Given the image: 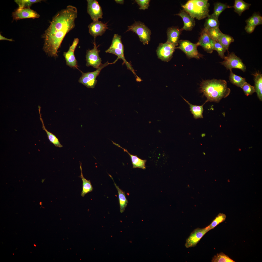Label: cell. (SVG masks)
I'll use <instances>...</instances> for the list:
<instances>
[{
    "label": "cell",
    "instance_id": "1",
    "mask_svg": "<svg viewBox=\"0 0 262 262\" xmlns=\"http://www.w3.org/2000/svg\"><path fill=\"white\" fill-rule=\"evenodd\" d=\"M77 8L73 6L58 11L54 16L42 36L43 49L48 55L56 57L58 50L66 34L74 28L77 17Z\"/></svg>",
    "mask_w": 262,
    "mask_h": 262
},
{
    "label": "cell",
    "instance_id": "2",
    "mask_svg": "<svg viewBox=\"0 0 262 262\" xmlns=\"http://www.w3.org/2000/svg\"><path fill=\"white\" fill-rule=\"evenodd\" d=\"M200 89L201 92L207 98L206 102L219 103L222 98L227 97L231 91L225 80L215 79L203 81Z\"/></svg>",
    "mask_w": 262,
    "mask_h": 262
},
{
    "label": "cell",
    "instance_id": "3",
    "mask_svg": "<svg viewBox=\"0 0 262 262\" xmlns=\"http://www.w3.org/2000/svg\"><path fill=\"white\" fill-rule=\"evenodd\" d=\"M210 6L208 0H190L181 7L191 16L200 20L209 15Z\"/></svg>",
    "mask_w": 262,
    "mask_h": 262
},
{
    "label": "cell",
    "instance_id": "4",
    "mask_svg": "<svg viewBox=\"0 0 262 262\" xmlns=\"http://www.w3.org/2000/svg\"><path fill=\"white\" fill-rule=\"evenodd\" d=\"M124 48L121 41V37L118 34H114L113 38L111 44L109 48L105 51L106 53H111L117 56L118 59H121L123 61L128 69L133 73L136 80L139 78L135 74L134 70L130 64L125 59L124 55Z\"/></svg>",
    "mask_w": 262,
    "mask_h": 262
},
{
    "label": "cell",
    "instance_id": "5",
    "mask_svg": "<svg viewBox=\"0 0 262 262\" xmlns=\"http://www.w3.org/2000/svg\"><path fill=\"white\" fill-rule=\"evenodd\" d=\"M118 60L117 59L113 63H110L107 61L104 64H102L98 68L94 71L86 73L82 72V76L78 80L79 82L88 88H94L97 82L96 78L102 69L109 65L114 64Z\"/></svg>",
    "mask_w": 262,
    "mask_h": 262
},
{
    "label": "cell",
    "instance_id": "6",
    "mask_svg": "<svg viewBox=\"0 0 262 262\" xmlns=\"http://www.w3.org/2000/svg\"><path fill=\"white\" fill-rule=\"evenodd\" d=\"M131 31L139 36L140 41L145 45L148 44L150 40L151 32L150 30L143 23L135 22L130 26H128L127 31Z\"/></svg>",
    "mask_w": 262,
    "mask_h": 262
},
{
    "label": "cell",
    "instance_id": "7",
    "mask_svg": "<svg viewBox=\"0 0 262 262\" xmlns=\"http://www.w3.org/2000/svg\"><path fill=\"white\" fill-rule=\"evenodd\" d=\"M179 46L176 49H179L183 51L189 58H195L199 59L203 55L199 53L197 49L196 43H194L189 41L181 40H179Z\"/></svg>",
    "mask_w": 262,
    "mask_h": 262
},
{
    "label": "cell",
    "instance_id": "8",
    "mask_svg": "<svg viewBox=\"0 0 262 262\" xmlns=\"http://www.w3.org/2000/svg\"><path fill=\"white\" fill-rule=\"evenodd\" d=\"M224 60L220 62L227 70H232L233 68L241 70L244 72L246 71V67L241 59L237 56L233 52L229 54L225 57Z\"/></svg>",
    "mask_w": 262,
    "mask_h": 262
},
{
    "label": "cell",
    "instance_id": "9",
    "mask_svg": "<svg viewBox=\"0 0 262 262\" xmlns=\"http://www.w3.org/2000/svg\"><path fill=\"white\" fill-rule=\"evenodd\" d=\"M176 48L172 44L167 42L160 43L156 51L158 58L164 61H169L172 57Z\"/></svg>",
    "mask_w": 262,
    "mask_h": 262
},
{
    "label": "cell",
    "instance_id": "10",
    "mask_svg": "<svg viewBox=\"0 0 262 262\" xmlns=\"http://www.w3.org/2000/svg\"><path fill=\"white\" fill-rule=\"evenodd\" d=\"M93 48L91 50H87L86 56V65L88 67L91 66L97 69L102 64L101 59L99 56L100 51L98 49L96 44L95 39L93 43Z\"/></svg>",
    "mask_w": 262,
    "mask_h": 262
},
{
    "label": "cell",
    "instance_id": "11",
    "mask_svg": "<svg viewBox=\"0 0 262 262\" xmlns=\"http://www.w3.org/2000/svg\"><path fill=\"white\" fill-rule=\"evenodd\" d=\"M209 230L207 227L194 230L187 239L185 246L187 248L195 246L203 236Z\"/></svg>",
    "mask_w": 262,
    "mask_h": 262
},
{
    "label": "cell",
    "instance_id": "12",
    "mask_svg": "<svg viewBox=\"0 0 262 262\" xmlns=\"http://www.w3.org/2000/svg\"><path fill=\"white\" fill-rule=\"evenodd\" d=\"M87 12L93 21L103 18V12L98 2L95 0H87Z\"/></svg>",
    "mask_w": 262,
    "mask_h": 262
},
{
    "label": "cell",
    "instance_id": "13",
    "mask_svg": "<svg viewBox=\"0 0 262 262\" xmlns=\"http://www.w3.org/2000/svg\"><path fill=\"white\" fill-rule=\"evenodd\" d=\"M79 41L78 38H74L68 51L63 53V56L65 58L66 65L71 68H78L77 61L74 55V51Z\"/></svg>",
    "mask_w": 262,
    "mask_h": 262
},
{
    "label": "cell",
    "instance_id": "14",
    "mask_svg": "<svg viewBox=\"0 0 262 262\" xmlns=\"http://www.w3.org/2000/svg\"><path fill=\"white\" fill-rule=\"evenodd\" d=\"M13 19L16 20L28 18H39L40 15L30 8H18L12 14Z\"/></svg>",
    "mask_w": 262,
    "mask_h": 262
},
{
    "label": "cell",
    "instance_id": "15",
    "mask_svg": "<svg viewBox=\"0 0 262 262\" xmlns=\"http://www.w3.org/2000/svg\"><path fill=\"white\" fill-rule=\"evenodd\" d=\"M214 41L203 29L201 33L199 41L196 44L198 46H201L207 53H211L214 50Z\"/></svg>",
    "mask_w": 262,
    "mask_h": 262
},
{
    "label": "cell",
    "instance_id": "16",
    "mask_svg": "<svg viewBox=\"0 0 262 262\" xmlns=\"http://www.w3.org/2000/svg\"><path fill=\"white\" fill-rule=\"evenodd\" d=\"M88 27L90 34L94 38L101 36L108 29L106 23L104 24L99 21H93L89 25Z\"/></svg>",
    "mask_w": 262,
    "mask_h": 262
},
{
    "label": "cell",
    "instance_id": "17",
    "mask_svg": "<svg viewBox=\"0 0 262 262\" xmlns=\"http://www.w3.org/2000/svg\"><path fill=\"white\" fill-rule=\"evenodd\" d=\"M180 17L184 22V25L180 29L181 31L183 30L190 31L192 30L195 25L194 18L184 10H181L176 15Z\"/></svg>",
    "mask_w": 262,
    "mask_h": 262
},
{
    "label": "cell",
    "instance_id": "18",
    "mask_svg": "<svg viewBox=\"0 0 262 262\" xmlns=\"http://www.w3.org/2000/svg\"><path fill=\"white\" fill-rule=\"evenodd\" d=\"M181 31L176 27H172L168 28L167 31V42L172 43L175 46L179 44Z\"/></svg>",
    "mask_w": 262,
    "mask_h": 262
},
{
    "label": "cell",
    "instance_id": "19",
    "mask_svg": "<svg viewBox=\"0 0 262 262\" xmlns=\"http://www.w3.org/2000/svg\"><path fill=\"white\" fill-rule=\"evenodd\" d=\"M112 142L113 144L122 149L124 152H126L129 154L131 158L133 168H139L144 170L146 169V163L147 161L146 160L141 159L138 157L136 155H134L130 154L126 149L123 148L119 144L113 141Z\"/></svg>",
    "mask_w": 262,
    "mask_h": 262
},
{
    "label": "cell",
    "instance_id": "20",
    "mask_svg": "<svg viewBox=\"0 0 262 262\" xmlns=\"http://www.w3.org/2000/svg\"><path fill=\"white\" fill-rule=\"evenodd\" d=\"M38 108L40 116V119L42 123V128L46 132L48 138L49 140L56 147L60 148L62 147L63 146V145L60 143L58 139L55 135L49 131L46 128L41 113V107L40 106H39Z\"/></svg>",
    "mask_w": 262,
    "mask_h": 262
},
{
    "label": "cell",
    "instance_id": "21",
    "mask_svg": "<svg viewBox=\"0 0 262 262\" xmlns=\"http://www.w3.org/2000/svg\"><path fill=\"white\" fill-rule=\"evenodd\" d=\"M254 82V86L257 96L261 101H262V74L259 72L253 74Z\"/></svg>",
    "mask_w": 262,
    "mask_h": 262
},
{
    "label": "cell",
    "instance_id": "22",
    "mask_svg": "<svg viewBox=\"0 0 262 262\" xmlns=\"http://www.w3.org/2000/svg\"><path fill=\"white\" fill-rule=\"evenodd\" d=\"M109 175L113 180L114 185L118 192L120 212L121 213H123L127 205L128 201L126 197L125 192L117 186L114 182L112 177L110 175Z\"/></svg>",
    "mask_w": 262,
    "mask_h": 262
},
{
    "label": "cell",
    "instance_id": "23",
    "mask_svg": "<svg viewBox=\"0 0 262 262\" xmlns=\"http://www.w3.org/2000/svg\"><path fill=\"white\" fill-rule=\"evenodd\" d=\"M183 98L189 105L190 111L193 115L194 118L195 119L203 118L204 111L203 106L206 102L201 106L194 105L190 104L185 98Z\"/></svg>",
    "mask_w": 262,
    "mask_h": 262
},
{
    "label": "cell",
    "instance_id": "24",
    "mask_svg": "<svg viewBox=\"0 0 262 262\" xmlns=\"http://www.w3.org/2000/svg\"><path fill=\"white\" fill-rule=\"evenodd\" d=\"M80 168L81 171V174L80 177L81 178L82 182V190L81 195L84 197L87 194L91 192L93 190V188L90 180L85 178L83 175L81 164L80 163Z\"/></svg>",
    "mask_w": 262,
    "mask_h": 262
},
{
    "label": "cell",
    "instance_id": "25",
    "mask_svg": "<svg viewBox=\"0 0 262 262\" xmlns=\"http://www.w3.org/2000/svg\"><path fill=\"white\" fill-rule=\"evenodd\" d=\"M251 5L242 0H235L233 7L234 11L240 16L242 13L246 10L248 9Z\"/></svg>",
    "mask_w": 262,
    "mask_h": 262
},
{
    "label": "cell",
    "instance_id": "26",
    "mask_svg": "<svg viewBox=\"0 0 262 262\" xmlns=\"http://www.w3.org/2000/svg\"><path fill=\"white\" fill-rule=\"evenodd\" d=\"M246 26L255 28L257 26L262 24V17L259 14L254 13L246 20Z\"/></svg>",
    "mask_w": 262,
    "mask_h": 262
},
{
    "label": "cell",
    "instance_id": "27",
    "mask_svg": "<svg viewBox=\"0 0 262 262\" xmlns=\"http://www.w3.org/2000/svg\"><path fill=\"white\" fill-rule=\"evenodd\" d=\"M207 17L204 25V30L219 27L220 23L218 18L212 14L209 15Z\"/></svg>",
    "mask_w": 262,
    "mask_h": 262
},
{
    "label": "cell",
    "instance_id": "28",
    "mask_svg": "<svg viewBox=\"0 0 262 262\" xmlns=\"http://www.w3.org/2000/svg\"><path fill=\"white\" fill-rule=\"evenodd\" d=\"M229 79L233 84L241 88L246 82V79L234 73L232 70H230Z\"/></svg>",
    "mask_w": 262,
    "mask_h": 262
},
{
    "label": "cell",
    "instance_id": "29",
    "mask_svg": "<svg viewBox=\"0 0 262 262\" xmlns=\"http://www.w3.org/2000/svg\"><path fill=\"white\" fill-rule=\"evenodd\" d=\"M234 40L231 36L222 33L218 41L224 48L228 50L230 45Z\"/></svg>",
    "mask_w": 262,
    "mask_h": 262
},
{
    "label": "cell",
    "instance_id": "30",
    "mask_svg": "<svg viewBox=\"0 0 262 262\" xmlns=\"http://www.w3.org/2000/svg\"><path fill=\"white\" fill-rule=\"evenodd\" d=\"M233 7L221 2L216 3L214 4L213 12L212 15L218 18L220 15L225 9Z\"/></svg>",
    "mask_w": 262,
    "mask_h": 262
},
{
    "label": "cell",
    "instance_id": "31",
    "mask_svg": "<svg viewBox=\"0 0 262 262\" xmlns=\"http://www.w3.org/2000/svg\"><path fill=\"white\" fill-rule=\"evenodd\" d=\"M205 31L212 39L216 41H218L222 33L219 27L211 28Z\"/></svg>",
    "mask_w": 262,
    "mask_h": 262
},
{
    "label": "cell",
    "instance_id": "32",
    "mask_svg": "<svg viewBox=\"0 0 262 262\" xmlns=\"http://www.w3.org/2000/svg\"><path fill=\"white\" fill-rule=\"evenodd\" d=\"M212 262H234L233 260L223 252L217 254L213 258Z\"/></svg>",
    "mask_w": 262,
    "mask_h": 262
},
{
    "label": "cell",
    "instance_id": "33",
    "mask_svg": "<svg viewBox=\"0 0 262 262\" xmlns=\"http://www.w3.org/2000/svg\"><path fill=\"white\" fill-rule=\"evenodd\" d=\"M40 0H16L15 1L18 5L19 8H30L33 4L40 2Z\"/></svg>",
    "mask_w": 262,
    "mask_h": 262
},
{
    "label": "cell",
    "instance_id": "34",
    "mask_svg": "<svg viewBox=\"0 0 262 262\" xmlns=\"http://www.w3.org/2000/svg\"><path fill=\"white\" fill-rule=\"evenodd\" d=\"M226 218V215L223 213H219L213 221L211 224L207 227L209 230L213 229L220 223L225 221Z\"/></svg>",
    "mask_w": 262,
    "mask_h": 262
},
{
    "label": "cell",
    "instance_id": "35",
    "mask_svg": "<svg viewBox=\"0 0 262 262\" xmlns=\"http://www.w3.org/2000/svg\"><path fill=\"white\" fill-rule=\"evenodd\" d=\"M213 50L216 51L221 58L224 59L225 56L224 53L227 49L224 48L219 42L214 41Z\"/></svg>",
    "mask_w": 262,
    "mask_h": 262
},
{
    "label": "cell",
    "instance_id": "36",
    "mask_svg": "<svg viewBox=\"0 0 262 262\" xmlns=\"http://www.w3.org/2000/svg\"><path fill=\"white\" fill-rule=\"evenodd\" d=\"M245 94L247 96L252 95L256 92L254 86L251 85L246 82L244 84L242 88Z\"/></svg>",
    "mask_w": 262,
    "mask_h": 262
},
{
    "label": "cell",
    "instance_id": "37",
    "mask_svg": "<svg viewBox=\"0 0 262 262\" xmlns=\"http://www.w3.org/2000/svg\"><path fill=\"white\" fill-rule=\"evenodd\" d=\"M135 1L139 6V8L140 9L145 10L147 9L149 6L150 0H136Z\"/></svg>",
    "mask_w": 262,
    "mask_h": 262
},
{
    "label": "cell",
    "instance_id": "38",
    "mask_svg": "<svg viewBox=\"0 0 262 262\" xmlns=\"http://www.w3.org/2000/svg\"><path fill=\"white\" fill-rule=\"evenodd\" d=\"M255 28L246 26L245 27V30L246 32L248 33H251L254 30Z\"/></svg>",
    "mask_w": 262,
    "mask_h": 262
},
{
    "label": "cell",
    "instance_id": "39",
    "mask_svg": "<svg viewBox=\"0 0 262 262\" xmlns=\"http://www.w3.org/2000/svg\"><path fill=\"white\" fill-rule=\"evenodd\" d=\"M0 40H5L10 41H13V40L12 39H8L4 37L1 34H0Z\"/></svg>",
    "mask_w": 262,
    "mask_h": 262
},
{
    "label": "cell",
    "instance_id": "40",
    "mask_svg": "<svg viewBox=\"0 0 262 262\" xmlns=\"http://www.w3.org/2000/svg\"><path fill=\"white\" fill-rule=\"evenodd\" d=\"M115 1L117 3L121 4H123L124 2V0H116Z\"/></svg>",
    "mask_w": 262,
    "mask_h": 262
},
{
    "label": "cell",
    "instance_id": "41",
    "mask_svg": "<svg viewBox=\"0 0 262 262\" xmlns=\"http://www.w3.org/2000/svg\"><path fill=\"white\" fill-rule=\"evenodd\" d=\"M34 246H36V245H35V244H34Z\"/></svg>",
    "mask_w": 262,
    "mask_h": 262
}]
</instances>
